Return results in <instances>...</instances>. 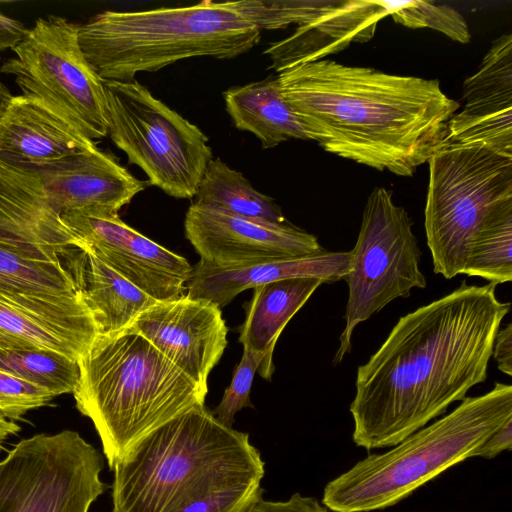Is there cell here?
Returning a JSON list of instances; mask_svg holds the SVG:
<instances>
[{"instance_id": "ffe728a7", "label": "cell", "mask_w": 512, "mask_h": 512, "mask_svg": "<svg viewBox=\"0 0 512 512\" xmlns=\"http://www.w3.org/2000/svg\"><path fill=\"white\" fill-rule=\"evenodd\" d=\"M96 142L40 101L17 95L0 114V160L44 164L91 150Z\"/></svg>"}, {"instance_id": "d6a6232c", "label": "cell", "mask_w": 512, "mask_h": 512, "mask_svg": "<svg viewBox=\"0 0 512 512\" xmlns=\"http://www.w3.org/2000/svg\"><path fill=\"white\" fill-rule=\"evenodd\" d=\"M512 446V419L488 436L474 453V457L493 458Z\"/></svg>"}, {"instance_id": "8992f818", "label": "cell", "mask_w": 512, "mask_h": 512, "mask_svg": "<svg viewBox=\"0 0 512 512\" xmlns=\"http://www.w3.org/2000/svg\"><path fill=\"white\" fill-rule=\"evenodd\" d=\"M512 419V386L496 382L465 397L450 413L334 478L322 503L332 512H371L395 505L450 467L474 457L490 434Z\"/></svg>"}, {"instance_id": "5bb4252c", "label": "cell", "mask_w": 512, "mask_h": 512, "mask_svg": "<svg viewBox=\"0 0 512 512\" xmlns=\"http://www.w3.org/2000/svg\"><path fill=\"white\" fill-rule=\"evenodd\" d=\"M0 302L37 320L83 353L98 335L67 266L28 259L0 246Z\"/></svg>"}, {"instance_id": "1f68e13d", "label": "cell", "mask_w": 512, "mask_h": 512, "mask_svg": "<svg viewBox=\"0 0 512 512\" xmlns=\"http://www.w3.org/2000/svg\"><path fill=\"white\" fill-rule=\"evenodd\" d=\"M323 508L316 498L294 493L285 501H270L261 497L248 512H321Z\"/></svg>"}, {"instance_id": "8fae6325", "label": "cell", "mask_w": 512, "mask_h": 512, "mask_svg": "<svg viewBox=\"0 0 512 512\" xmlns=\"http://www.w3.org/2000/svg\"><path fill=\"white\" fill-rule=\"evenodd\" d=\"M104 457L77 431L35 434L0 459V512H89Z\"/></svg>"}, {"instance_id": "f35d334b", "label": "cell", "mask_w": 512, "mask_h": 512, "mask_svg": "<svg viewBox=\"0 0 512 512\" xmlns=\"http://www.w3.org/2000/svg\"><path fill=\"white\" fill-rule=\"evenodd\" d=\"M321 512H328V511H327L325 508H323V509L321 510Z\"/></svg>"}, {"instance_id": "2e32d148", "label": "cell", "mask_w": 512, "mask_h": 512, "mask_svg": "<svg viewBox=\"0 0 512 512\" xmlns=\"http://www.w3.org/2000/svg\"><path fill=\"white\" fill-rule=\"evenodd\" d=\"M7 164L21 172L58 215L73 211L118 214L148 184L98 147L50 163Z\"/></svg>"}, {"instance_id": "5b68a950", "label": "cell", "mask_w": 512, "mask_h": 512, "mask_svg": "<svg viewBox=\"0 0 512 512\" xmlns=\"http://www.w3.org/2000/svg\"><path fill=\"white\" fill-rule=\"evenodd\" d=\"M79 44L102 79L132 81L193 57L235 58L255 47L261 31L231 1H202L140 11L107 10L79 25Z\"/></svg>"}, {"instance_id": "277c9868", "label": "cell", "mask_w": 512, "mask_h": 512, "mask_svg": "<svg viewBox=\"0 0 512 512\" xmlns=\"http://www.w3.org/2000/svg\"><path fill=\"white\" fill-rule=\"evenodd\" d=\"M78 366L76 408L93 423L111 470L147 434L205 405L207 393L130 329L97 335Z\"/></svg>"}, {"instance_id": "4dcf8cb0", "label": "cell", "mask_w": 512, "mask_h": 512, "mask_svg": "<svg viewBox=\"0 0 512 512\" xmlns=\"http://www.w3.org/2000/svg\"><path fill=\"white\" fill-rule=\"evenodd\" d=\"M55 398L48 390L0 369V414L20 420L29 411L48 405Z\"/></svg>"}, {"instance_id": "30bf717a", "label": "cell", "mask_w": 512, "mask_h": 512, "mask_svg": "<svg viewBox=\"0 0 512 512\" xmlns=\"http://www.w3.org/2000/svg\"><path fill=\"white\" fill-rule=\"evenodd\" d=\"M407 211L394 203L393 193L375 187L367 198L359 234L350 251L348 300L345 325L333 364L352 349V334L397 298H408L414 288L423 289L426 277L420 268L421 250Z\"/></svg>"}, {"instance_id": "ac0fdd59", "label": "cell", "mask_w": 512, "mask_h": 512, "mask_svg": "<svg viewBox=\"0 0 512 512\" xmlns=\"http://www.w3.org/2000/svg\"><path fill=\"white\" fill-rule=\"evenodd\" d=\"M0 246L28 259L69 263L76 239L16 168L0 161Z\"/></svg>"}, {"instance_id": "8d00e7d4", "label": "cell", "mask_w": 512, "mask_h": 512, "mask_svg": "<svg viewBox=\"0 0 512 512\" xmlns=\"http://www.w3.org/2000/svg\"><path fill=\"white\" fill-rule=\"evenodd\" d=\"M0 348H29L18 340L2 333L0 331Z\"/></svg>"}, {"instance_id": "4316f807", "label": "cell", "mask_w": 512, "mask_h": 512, "mask_svg": "<svg viewBox=\"0 0 512 512\" xmlns=\"http://www.w3.org/2000/svg\"><path fill=\"white\" fill-rule=\"evenodd\" d=\"M0 369L48 390L54 397L73 393L78 361L38 348H0Z\"/></svg>"}, {"instance_id": "f546056e", "label": "cell", "mask_w": 512, "mask_h": 512, "mask_svg": "<svg viewBox=\"0 0 512 512\" xmlns=\"http://www.w3.org/2000/svg\"><path fill=\"white\" fill-rule=\"evenodd\" d=\"M264 358V353L243 347L242 358L233 373L231 383L220 403L211 411L223 425L232 428L236 413L246 407L253 408L250 391L254 376Z\"/></svg>"}, {"instance_id": "cb8c5ba5", "label": "cell", "mask_w": 512, "mask_h": 512, "mask_svg": "<svg viewBox=\"0 0 512 512\" xmlns=\"http://www.w3.org/2000/svg\"><path fill=\"white\" fill-rule=\"evenodd\" d=\"M223 96L234 126L255 135L263 149L289 139L309 140L283 96L278 76L232 87Z\"/></svg>"}, {"instance_id": "9c48e42d", "label": "cell", "mask_w": 512, "mask_h": 512, "mask_svg": "<svg viewBox=\"0 0 512 512\" xmlns=\"http://www.w3.org/2000/svg\"><path fill=\"white\" fill-rule=\"evenodd\" d=\"M79 24L61 16L38 18L0 67L23 96L36 99L93 141L108 136L102 79L83 54Z\"/></svg>"}, {"instance_id": "836d02e7", "label": "cell", "mask_w": 512, "mask_h": 512, "mask_svg": "<svg viewBox=\"0 0 512 512\" xmlns=\"http://www.w3.org/2000/svg\"><path fill=\"white\" fill-rule=\"evenodd\" d=\"M492 357L497 363L498 369L508 375H512V323L509 322L503 329L497 331Z\"/></svg>"}, {"instance_id": "52a82bcc", "label": "cell", "mask_w": 512, "mask_h": 512, "mask_svg": "<svg viewBox=\"0 0 512 512\" xmlns=\"http://www.w3.org/2000/svg\"><path fill=\"white\" fill-rule=\"evenodd\" d=\"M424 211L433 270L463 274L471 241L488 211L512 197V157L481 145L447 143L428 160Z\"/></svg>"}, {"instance_id": "7a4b0ae2", "label": "cell", "mask_w": 512, "mask_h": 512, "mask_svg": "<svg viewBox=\"0 0 512 512\" xmlns=\"http://www.w3.org/2000/svg\"><path fill=\"white\" fill-rule=\"evenodd\" d=\"M309 140L357 163L411 176L448 143L459 110L437 79L322 59L278 73Z\"/></svg>"}, {"instance_id": "603a6c76", "label": "cell", "mask_w": 512, "mask_h": 512, "mask_svg": "<svg viewBox=\"0 0 512 512\" xmlns=\"http://www.w3.org/2000/svg\"><path fill=\"white\" fill-rule=\"evenodd\" d=\"M324 282L318 278H289L266 283L254 289L246 305V318L239 327V342L250 350L264 353L257 373L270 380L274 372L273 351L289 320Z\"/></svg>"}, {"instance_id": "7402d4cb", "label": "cell", "mask_w": 512, "mask_h": 512, "mask_svg": "<svg viewBox=\"0 0 512 512\" xmlns=\"http://www.w3.org/2000/svg\"><path fill=\"white\" fill-rule=\"evenodd\" d=\"M70 263L81 297L95 321L98 335L127 329L142 311L157 300L138 289L87 248Z\"/></svg>"}, {"instance_id": "e0dca14e", "label": "cell", "mask_w": 512, "mask_h": 512, "mask_svg": "<svg viewBox=\"0 0 512 512\" xmlns=\"http://www.w3.org/2000/svg\"><path fill=\"white\" fill-rule=\"evenodd\" d=\"M463 109L448 123V142L481 145L512 157V35L497 38L462 86Z\"/></svg>"}, {"instance_id": "7c38bea8", "label": "cell", "mask_w": 512, "mask_h": 512, "mask_svg": "<svg viewBox=\"0 0 512 512\" xmlns=\"http://www.w3.org/2000/svg\"><path fill=\"white\" fill-rule=\"evenodd\" d=\"M78 248L92 251L114 271L157 301L177 298L192 266L124 223L118 214L73 211L60 215Z\"/></svg>"}, {"instance_id": "e575fe53", "label": "cell", "mask_w": 512, "mask_h": 512, "mask_svg": "<svg viewBox=\"0 0 512 512\" xmlns=\"http://www.w3.org/2000/svg\"><path fill=\"white\" fill-rule=\"evenodd\" d=\"M26 30L22 22L0 11V54L12 50L23 38Z\"/></svg>"}, {"instance_id": "6da1fadb", "label": "cell", "mask_w": 512, "mask_h": 512, "mask_svg": "<svg viewBox=\"0 0 512 512\" xmlns=\"http://www.w3.org/2000/svg\"><path fill=\"white\" fill-rule=\"evenodd\" d=\"M496 286L464 280L399 318L357 368L350 404L357 446L398 444L486 380L496 333L511 309L497 298Z\"/></svg>"}, {"instance_id": "3957f363", "label": "cell", "mask_w": 512, "mask_h": 512, "mask_svg": "<svg viewBox=\"0 0 512 512\" xmlns=\"http://www.w3.org/2000/svg\"><path fill=\"white\" fill-rule=\"evenodd\" d=\"M112 471V512H248L264 492L249 434L205 405L147 434Z\"/></svg>"}, {"instance_id": "484cf974", "label": "cell", "mask_w": 512, "mask_h": 512, "mask_svg": "<svg viewBox=\"0 0 512 512\" xmlns=\"http://www.w3.org/2000/svg\"><path fill=\"white\" fill-rule=\"evenodd\" d=\"M463 274L496 285L512 280V197L485 215L469 247Z\"/></svg>"}, {"instance_id": "4fadbf2b", "label": "cell", "mask_w": 512, "mask_h": 512, "mask_svg": "<svg viewBox=\"0 0 512 512\" xmlns=\"http://www.w3.org/2000/svg\"><path fill=\"white\" fill-rule=\"evenodd\" d=\"M184 230L200 260L222 269L326 251L314 235L290 222L257 221L196 202L186 212Z\"/></svg>"}, {"instance_id": "44dd1931", "label": "cell", "mask_w": 512, "mask_h": 512, "mask_svg": "<svg viewBox=\"0 0 512 512\" xmlns=\"http://www.w3.org/2000/svg\"><path fill=\"white\" fill-rule=\"evenodd\" d=\"M350 251L327 252L284 260L222 269L200 260L192 266L187 295L213 302L219 308L246 289L289 278H318L324 283L344 279Z\"/></svg>"}, {"instance_id": "d4e9b609", "label": "cell", "mask_w": 512, "mask_h": 512, "mask_svg": "<svg viewBox=\"0 0 512 512\" xmlns=\"http://www.w3.org/2000/svg\"><path fill=\"white\" fill-rule=\"evenodd\" d=\"M195 198L196 203L241 217L275 224L288 222L272 198L257 191L241 172L219 158L208 163Z\"/></svg>"}, {"instance_id": "d6986e66", "label": "cell", "mask_w": 512, "mask_h": 512, "mask_svg": "<svg viewBox=\"0 0 512 512\" xmlns=\"http://www.w3.org/2000/svg\"><path fill=\"white\" fill-rule=\"evenodd\" d=\"M389 15L387 1L324 0L307 22L289 37L271 43L264 51L273 68L281 72L298 64L322 60L353 42H367L377 23Z\"/></svg>"}, {"instance_id": "74e56055", "label": "cell", "mask_w": 512, "mask_h": 512, "mask_svg": "<svg viewBox=\"0 0 512 512\" xmlns=\"http://www.w3.org/2000/svg\"><path fill=\"white\" fill-rule=\"evenodd\" d=\"M12 97L8 88L0 81V114Z\"/></svg>"}, {"instance_id": "83f0119b", "label": "cell", "mask_w": 512, "mask_h": 512, "mask_svg": "<svg viewBox=\"0 0 512 512\" xmlns=\"http://www.w3.org/2000/svg\"><path fill=\"white\" fill-rule=\"evenodd\" d=\"M393 20L409 28H431L466 44L471 34L465 18L454 8L429 1H387Z\"/></svg>"}, {"instance_id": "ab89813d", "label": "cell", "mask_w": 512, "mask_h": 512, "mask_svg": "<svg viewBox=\"0 0 512 512\" xmlns=\"http://www.w3.org/2000/svg\"><path fill=\"white\" fill-rule=\"evenodd\" d=\"M0 451H1V448H0Z\"/></svg>"}, {"instance_id": "f1b7e54d", "label": "cell", "mask_w": 512, "mask_h": 512, "mask_svg": "<svg viewBox=\"0 0 512 512\" xmlns=\"http://www.w3.org/2000/svg\"><path fill=\"white\" fill-rule=\"evenodd\" d=\"M0 331L29 348L49 350L74 360L83 352L71 342L21 311L0 302Z\"/></svg>"}, {"instance_id": "ba28073f", "label": "cell", "mask_w": 512, "mask_h": 512, "mask_svg": "<svg viewBox=\"0 0 512 512\" xmlns=\"http://www.w3.org/2000/svg\"><path fill=\"white\" fill-rule=\"evenodd\" d=\"M108 135L148 185L179 199L195 197L213 159L206 135L135 80L104 82Z\"/></svg>"}, {"instance_id": "9a60e30c", "label": "cell", "mask_w": 512, "mask_h": 512, "mask_svg": "<svg viewBox=\"0 0 512 512\" xmlns=\"http://www.w3.org/2000/svg\"><path fill=\"white\" fill-rule=\"evenodd\" d=\"M127 329L148 340L207 393L209 373L228 344L221 308L206 299L181 295L157 301L138 314Z\"/></svg>"}, {"instance_id": "d590c367", "label": "cell", "mask_w": 512, "mask_h": 512, "mask_svg": "<svg viewBox=\"0 0 512 512\" xmlns=\"http://www.w3.org/2000/svg\"><path fill=\"white\" fill-rule=\"evenodd\" d=\"M20 431V427L16 422L10 421L0 414V448L2 443L11 435Z\"/></svg>"}]
</instances>
